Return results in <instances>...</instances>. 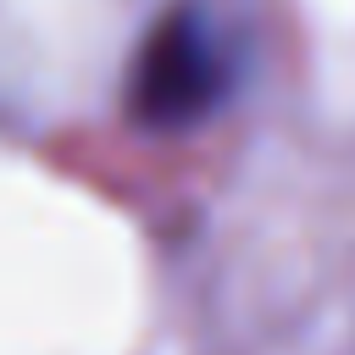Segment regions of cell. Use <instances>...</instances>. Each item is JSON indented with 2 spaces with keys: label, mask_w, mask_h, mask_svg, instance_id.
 I'll return each instance as SVG.
<instances>
[{
  "label": "cell",
  "mask_w": 355,
  "mask_h": 355,
  "mask_svg": "<svg viewBox=\"0 0 355 355\" xmlns=\"http://www.w3.org/2000/svg\"><path fill=\"white\" fill-rule=\"evenodd\" d=\"M239 89V39L233 28L200 6H166L133 50L128 67V116L144 133H189L211 122Z\"/></svg>",
  "instance_id": "1"
}]
</instances>
